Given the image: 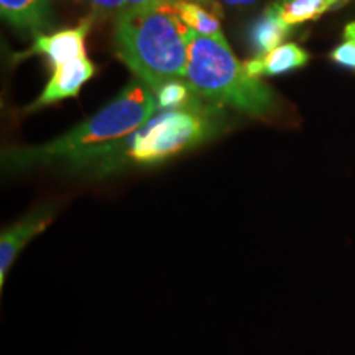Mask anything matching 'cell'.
<instances>
[{"mask_svg":"<svg viewBox=\"0 0 355 355\" xmlns=\"http://www.w3.org/2000/svg\"><path fill=\"white\" fill-rule=\"evenodd\" d=\"M309 53L296 43H283L263 56H254L243 63L252 78L279 76L308 64Z\"/></svg>","mask_w":355,"mask_h":355,"instance_id":"9","label":"cell"},{"mask_svg":"<svg viewBox=\"0 0 355 355\" xmlns=\"http://www.w3.org/2000/svg\"><path fill=\"white\" fill-rule=\"evenodd\" d=\"M184 81L199 97L229 105L252 119L268 121L279 110L273 89L247 73L224 37H204L189 30Z\"/></svg>","mask_w":355,"mask_h":355,"instance_id":"4","label":"cell"},{"mask_svg":"<svg viewBox=\"0 0 355 355\" xmlns=\"http://www.w3.org/2000/svg\"><path fill=\"white\" fill-rule=\"evenodd\" d=\"M175 10L191 32L204 37H224L216 8H207L204 3L194 0H178L175 2Z\"/></svg>","mask_w":355,"mask_h":355,"instance_id":"12","label":"cell"},{"mask_svg":"<svg viewBox=\"0 0 355 355\" xmlns=\"http://www.w3.org/2000/svg\"><path fill=\"white\" fill-rule=\"evenodd\" d=\"M0 13L13 28L33 37L53 25L51 0H0Z\"/></svg>","mask_w":355,"mask_h":355,"instance_id":"8","label":"cell"},{"mask_svg":"<svg viewBox=\"0 0 355 355\" xmlns=\"http://www.w3.org/2000/svg\"><path fill=\"white\" fill-rule=\"evenodd\" d=\"M94 15H89L83 19L74 28L60 30L55 33H42L35 37V42L30 50L17 55V60H24L32 55H40L46 58L50 68L69 63L78 58L86 55V37L91 32V26L94 24Z\"/></svg>","mask_w":355,"mask_h":355,"instance_id":"6","label":"cell"},{"mask_svg":"<svg viewBox=\"0 0 355 355\" xmlns=\"http://www.w3.org/2000/svg\"><path fill=\"white\" fill-rule=\"evenodd\" d=\"M224 128L220 110L202 105L198 99L186 107L155 114L127 139L79 158L61 170L87 180L150 170L214 140Z\"/></svg>","mask_w":355,"mask_h":355,"instance_id":"1","label":"cell"},{"mask_svg":"<svg viewBox=\"0 0 355 355\" xmlns=\"http://www.w3.org/2000/svg\"><path fill=\"white\" fill-rule=\"evenodd\" d=\"M155 92L133 78L121 94L87 121L42 145H10L2 150V170L21 175L42 168H63L79 158L127 139L157 112Z\"/></svg>","mask_w":355,"mask_h":355,"instance_id":"2","label":"cell"},{"mask_svg":"<svg viewBox=\"0 0 355 355\" xmlns=\"http://www.w3.org/2000/svg\"><path fill=\"white\" fill-rule=\"evenodd\" d=\"M350 0H273L272 6L279 19L290 26L303 25L306 21L318 20L324 13L345 6Z\"/></svg>","mask_w":355,"mask_h":355,"instance_id":"11","label":"cell"},{"mask_svg":"<svg viewBox=\"0 0 355 355\" xmlns=\"http://www.w3.org/2000/svg\"><path fill=\"white\" fill-rule=\"evenodd\" d=\"M58 216L56 202H42L33 209L25 212L15 222L6 225L0 232V291L6 288V282L12 266L24 254V250L42 235L55 222Z\"/></svg>","mask_w":355,"mask_h":355,"instance_id":"5","label":"cell"},{"mask_svg":"<svg viewBox=\"0 0 355 355\" xmlns=\"http://www.w3.org/2000/svg\"><path fill=\"white\" fill-rule=\"evenodd\" d=\"M259 0H206V6H211L212 8H219V6H229V7H248L254 6Z\"/></svg>","mask_w":355,"mask_h":355,"instance_id":"16","label":"cell"},{"mask_svg":"<svg viewBox=\"0 0 355 355\" xmlns=\"http://www.w3.org/2000/svg\"><path fill=\"white\" fill-rule=\"evenodd\" d=\"M291 28L293 26L279 19L277 10L272 6H268L261 12L260 17H257L254 24L248 26V46H250L254 56H263L278 48L279 44H283L288 35L291 33Z\"/></svg>","mask_w":355,"mask_h":355,"instance_id":"10","label":"cell"},{"mask_svg":"<svg viewBox=\"0 0 355 355\" xmlns=\"http://www.w3.org/2000/svg\"><path fill=\"white\" fill-rule=\"evenodd\" d=\"M194 2H199V3H206V0H194Z\"/></svg>","mask_w":355,"mask_h":355,"instance_id":"18","label":"cell"},{"mask_svg":"<svg viewBox=\"0 0 355 355\" xmlns=\"http://www.w3.org/2000/svg\"><path fill=\"white\" fill-rule=\"evenodd\" d=\"M329 58L336 64L355 71V42H344L331 51Z\"/></svg>","mask_w":355,"mask_h":355,"instance_id":"15","label":"cell"},{"mask_svg":"<svg viewBox=\"0 0 355 355\" xmlns=\"http://www.w3.org/2000/svg\"><path fill=\"white\" fill-rule=\"evenodd\" d=\"M198 94L191 89V86L184 79H175L168 81L155 92L158 110H170V109H181L186 105L193 104L198 101Z\"/></svg>","mask_w":355,"mask_h":355,"instance_id":"13","label":"cell"},{"mask_svg":"<svg viewBox=\"0 0 355 355\" xmlns=\"http://www.w3.org/2000/svg\"><path fill=\"white\" fill-rule=\"evenodd\" d=\"M344 38H345V42H355V20L345 25Z\"/></svg>","mask_w":355,"mask_h":355,"instance_id":"17","label":"cell"},{"mask_svg":"<svg viewBox=\"0 0 355 355\" xmlns=\"http://www.w3.org/2000/svg\"><path fill=\"white\" fill-rule=\"evenodd\" d=\"M188 35L175 3L132 8L114 20L115 53L153 92L168 81L186 78Z\"/></svg>","mask_w":355,"mask_h":355,"instance_id":"3","label":"cell"},{"mask_svg":"<svg viewBox=\"0 0 355 355\" xmlns=\"http://www.w3.org/2000/svg\"><path fill=\"white\" fill-rule=\"evenodd\" d=\"M91 8L92 15L101 19H117L121 13L127 10L125 0H83Z\"/></svg>","mask_w":355,"mask_h":355,"instance_id":"14","label":"cell"},{"mask_svg":"<svg viewBox=\"0 0 355 355\" xmlns=\"http://www.w3.org/2000/svg\"><path fill=\"white\" fill-rule=\"evenodd\" d=\"M94 64L87 56L56 66L53 68L50 81L44 86L42 94L37 97V101H33V104L28 105L26 110L35 112V110L55 104L58 101L76 97L84 84L94 76Z\"/></svg>","mask_w":355,"mask_h":355,"instance_id":"7","label":"cell"}]
</instances>
